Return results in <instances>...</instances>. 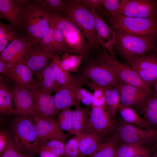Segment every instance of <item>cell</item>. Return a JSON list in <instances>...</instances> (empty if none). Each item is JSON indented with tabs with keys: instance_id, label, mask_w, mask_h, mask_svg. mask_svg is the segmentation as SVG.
<instances>
[{
	"instance_id": "6da1fadb",
	"label": "cell",
	"mask_w": 157,
	"mask_h": 157,
	"mask_svg": "<svg viewBox=\"0 0 157 157\" xmlns=\"http://www.w3.org/2000/svg\"><path fill=\"white\" fill-rule=\"evenodd\" d=\"M113 30L116 37L114 49L129 64L155 51V42L157 35H140Z\"/></svg>"
},
{
	"instance_id": "7a4b0ae2",
	"label": "cell",
	"mask_w": 157,
	"mask_h": 157,
	"mask_svg": "<svg viewBox=\"0 0 157 157\" xmlns=\"http://www.w3.org/2000/svg\"><path fill=\"white\" fill-rule=\"evenodd\" d=\"M34 122L33 115L16 116L10 125L12 137L20 153L33 156L39 154L42 146Z\"/></svg>"
},
{
	"instance_id": "3957f363",
	"label": "cell",
	"mask_w": 157,
	"mask_h": 157,
	"mask_svg": "<svg viewBox=\"0 0 157 157\" xmlns=\"http://www.w3.org/2000/svg\"><path fill=\"white\" fill-rule=\"evenodd\" d=\"M64 2L63 16L77 26L91 47H99L101 44L96 32L91 8L81 0H65Z\"/></svg>"
},
{
	"instance_id": "277c9868",
	"label": "cell",
	"mask_w": 157,
	"mask_h": 157,
	"mask_svg": "<svg viewBox=\"0 0 157 157\" xmlns=\"http://www.w3.org/2000/svg\"><path fill=\"white\" fill-rule=\"evenodd\" d=\"M23 13L27 35L33 45L38 44L49 30L50 13L41 5L29 1Z\"/></svg>"
},
{
	"instance_id": "5b68a950",
	"label": "cell",
	"mask_w": 157,
	"mask_h": 157,
	"mask_svg": "<svg viewBox=\"0 0 157 157\" xmlns=\"http://www.w3.org/2000/svg\"><path fill=\"white\" fill-rule=\"evenodd\" d=\"M107 22L114 30L140 35H157V20L117 15L110 16Z\"/></svg>"
},
{
	"instance_id": "8992f818",
	"label": "cell",
	"mask_w": 157,
	"mask_h": 157,
	"mask_svg": "<svg viewBox=\"0 0 157 157\" xmlns=\"http://www.w3.org/2000/svg\"><path fill=\"white\" fill-rule=\"evenodd\" d=\"M120 142L124 143H139L153 149L157 142V130L141 129L123 121L118 125L115 134Z\"/></svg>"
},
{
	"instance_id": "52a82bcc",
	"label": "cell",
	"mask_w": 157,
	"mask_h": 157,
	"mask_svg": "<svg viewBox=\"0 0 157 157\" xmlns=\"http://www.w3.org/2000/svg\"><path fill=\"white\" fill-rule=\"evenodd\" d=\"M82 73V76L90 78L101 86L116 87L120 82L112 67L99 58L86 65L83 69Z\"/></svg>"
},
{
	"instance_id": "ba28073f",
	"label": "cell",
	"mask_w": 157,
	"mask_h": 157,
	"mask_svg": "<svg viewBox=\"0 0 157 157\" xmlns=\"http://www.w3.org/2000/svg\"><path fill=\"white\" fill-rule=\"evenodd\" d=\"M33 45L27 35L20 37L9 44L0 53V56L6 62V69L3 75L24 61Z\"/></svg>"
},
{
	"instance_id": "9c48e42d",
	"label": "cell",
	"mask_w": 157,
	"mask_h": 157,
	"mask_svg": "<svg viewBox=\"0 0 157 157\" xmlns=\"http://www.w3.org/2000/svg\"><path fill=\"white\" fill-rule=\"evenodd\" d=\"M119 15L157 20V0H121Z\"/></svg>"
},
{
	"instance_id": "30bf717a",
	"label": "cell",
	"mask_w": 157,
	"mask_h": 157,
	"mask_svg": "<svg viewBox=\"0 0 157 157\" xmlns=\"http://www.w3.org/2000/svg\"><path fill=\"white\" fill-rule=\"evenodd\" d=\"M33 99V116L44 119H55L57 115L53 97L35 83L30 86Z\"/></svg>"
},
{
	"instance_id": "8fae6325",
	"label": "cell",
	"mask_w": 157,
	"mask_h": 157,
	"mask_svg": "<svg viewBox=\"0 0 157 157\" xmlns=\"http://www.w3.org/2000/svg\"><path fill=\"white\" fill-rule=\"evenodd\" d=\"M98 58L109 64L113 68L120 81L153 92L142 80L136 73L129 65L119 62L114 59L106 51H101Z\"/></svg>"
},
{
	"instance_id": "7c38bea8",
	"label": "cell",
	"mask_w": 157,
	"mask_h": 157,
	"mask_svg": "<svg viewBox=\"0 0 157 157\" xmlns=\"http://www.w3.org/2000/svg\"><path fill=\"white\" fill-rule=\"evenodd\" d=\"M110 117V114L103 108L92 107L83 133L95 135L102 138L115 128L113 120H112Z\"/></svg>"
},
{
	"instance_id": "4fadbf2b",
	"label": "cell",
	"mask_w": 157,
	"mask_h": 157,
	"mask_svg": "<svg viewBox=\"0 0 157 157\" xmlns=\"http://www.w3.org/2000/svg\"><path fill=\"white\" fill-rule=\"evenodd\" d=\"M142 81L151 89L157 82V54L151 53L129 64Z\"/></svg>"
},
{
	"instance_id": "5bb4252c",
	"label": "cell",
	"mask_w": 157,
	"mask_h": 157,
	"mask_svg": "<svg viewBox=\"0 0 157 157\" xmlns=\"http://www.w3.org/2000/svg\"><path fill=\"white\" fill-rule=\"evenodd\" d=\"M86 78L81 75L72 82L62 86L53 98L57 114L61 110L80 104L77 99L78 89L86 83Z\"/></svg>"
},
{
	"instance_id": "9a60e30c",
	"label": "cell",
	"mask_w": 157,
	"mask_h": 157,
	"mask_svg": "<svg viewBox=\"0 0 157 157\" xmlns=\"http://www.w3.org/2000/svg\"><path fill=\"white\" fill-rule=\"evenodd\" d=\"M116 87L120 94L119 104L139 108L150 97L156 93L120 82Z\"/></svg>"
},
{
	"instance_id": "2e32d148",
	"label": "cell",
	"mask_w": 157,
	"mask_h": 157,
	"mask_svg": "<svg viewBox=\"0 0 157 157\" xmlns=\"http://www.w3.org/2000/svg\"><path fill=\"white\" fill-rule=\"evenodd\" d=\"M36 133L42 144L52 139L65 142L67 136L58 126L55 119H44L33 116Z\"/></svg>"
},
{
	"instance_id": "e0dca14e",
	"label": "cell",
	"mask_w": 157,
	"mask_h": 157,
	"mask_svg": "<svg viewBox=\"0 0 157 157\" xmlns=\"http://www.w3.org/2000/svg\"><path fill=\"white\" fill-rule=\"evenodd\" d=\"M24 6L17 0H0V17L7 20L18 30L25 29Z\"/></svg>"
},
{
	"instance_id": "ac0fdd59",
	"label": "cell",
	"mask_w": 157,
	"mask_h": 157,
	"mask_svg": "<svg viewBox=\"0 0 157 157\" xmlns=\"http://www.w3.org/2000/svg\"><path fill=\"white\" fill-rule=\"evenodd\" d=\"M29 86L14 85L10 90L12 98L14 100L16 116L33 115V99Z\"/></svg>"
},
{
	"instance_id": "d6986e66",
	"label": "cell",
	"mask_w": 157,
	"mask_h": 157,
	"mask_svg": "<svg viewBox=\"0 0 157 157\" xmlns=\"http://www.w3.org/2000/svg\"><path fill=\"white\" fill-rule=\"evenodd\" d=\"M91 13L94 18L96 32L101 44L109 51L114 59L117 60L114 50L116 38L114 30L93 8H91Z\"/></svg>"
},
{
	"instance_id": "ffe728a7",
	"label": "cell",
	"mask_w": 157,
	"mask_h": 157,
	"mask_svg": "<svg viewBox=\"0 0 157 157\" xmlns=\"http://www.w3.org/2000/svg\"><path fill=\"white\" fill-rule=\"evenodd\" d=\"M55 54L45 51L40 44L33 45L27 57L22 63L26 66L35 74L43 69Z\"/></svg>"
},
{
	"instance_id": "44dd1931",
	"label": "cell",
	"mask_w": 157,
	"mask_h": 157,
	"mask_svg": "<svg viewBox=\"0 0 157 157\" xmlns=\"http://www.w3.org/2000/svg\"><path fill=\"white\" fill-rule=\"evenodd\" d=\"M33 74L28 67L20 63L8 71L3 76L6 80L13 82L15 85L29 87L35 83L33 78Z\"/></svg>"
},
{
	"instance_id": "7402d4cb",
	"label": "cell",
	"mask_w": 157,
	"mask_h": 157,
	"mask_svg": "<svg viewBox=\"0 0 157 157\" xmlns=\"http://www.w3.org/2000/svg\"><path fill=\"white\" fill-rule=\"evenodd\" d=\"M37 85L42 90L51 94L57 92L61 87L56 79L50 64L47 65L43 69L35 74Z\"/></svg>"
},
{
	"instance_id": "603a6c76",
	"label": "cell",
	"mask_w": 157,
	"mask_h": 157,
	"mask_svg": "<svg viewBox=\"0 0 157 157\" xmlns=\"http://www.w3.org/2000/svg\"><path fill=\"white\" fill-rule=\"evenodd\" d=\"M77 136L79 150V157L92 155L100 145L102 138L93 134L83 133Z\"/></svg>"
},
{
	"instance_id": "cb8c5ba5",
	"label": "cell",
	"mask_w": 157,
	"mask_h": 157,
	"mask_svg": "<svg viewBox=\"0 0 157 157\" xmlns=\"http://www.w3.org/2000/svg\"><path fill=\"white\" fill-rule=\"evenodd\" d=\"M152 151L148 147L139 143L119 144L116 152V157H135L138 156H151Z\"/></svg>"
},
{
	"instance_id": "d4e9b609",
	"label": "cell",
	"mask_w": 157,
	"mask_h": 157,
	"mask_svg": "<svg viewBox=\"0 0 157 157\" xmlns=\"http://www.w3.org/2000/svg\"><path fill=\"white\" fill-rule=\"evenodd\" d=\"M139 108L151 127L157 130V94L150 97Z\"/></svg>"
},
{
	"instance_id": "484cf974",
	"label": "cell",
	"mask_w": 157,
	"mask_h": 157,
	"mask_svg": "<svg viewBox=\"0 0 157 157\" xmlns=\"http://www.w3.org/2000/svg\"><path fill=\"white\" fill-rule=\"evenodd\" d=\"M88 116L86 109L81 107L80 104L75 106L72 114V134L76 136L84 132Z\"/></svg>"
},
{
	"instance_id": "4316f807",
	"label": "cell",
	"mask_w": 157,
	"mask_h": 157,
	"mask_svg": "<svg viewBox=\"0 0 157 157\" xmlns=\"http://www.w3.org/2000/svg\"><path fill=\"white\" fill-rule=\"evenodd\" d=\"M98 85L104 93L106 104L109 109V114L112 119L114 120L120 104L119 92L116 87Z\"/></svg>"
},
{
	"instance_id": "83f0119b",
	"label": "cell",
	"mask_w": 157,
	"mask_h": 157,
	"mask_svg": "<svg viewBox=\"0 0 157 157\" xmlns=\"http://www.w3.org/2000/svg\"><path fill=\"white\" fill-rule=\"evenodd\" d=\"M4 76H0V112L6 115L15 114L11 102L12 97Z\"/></svg>"
},
{
	"instance_id": "f1b7e54d",
	"label": "cell",
	"mask_w": 157,
	"mask_h": 157,
	"mask_svg": "<svg viewBox=\"0 0 157 157\" xmlns=\"http://www.w3.org/2000/svg\"><path fill=\"white\" fill-rule=\"evenodd\" d=\"M60 61L59 56L55 54L51 59L50 64L57 82L61 87L73 82L76 78L72 76L69 72L63 69L60 65Z\"/></svg>"
},
{
	"instance_id": "f546056e",
	"label": "cell",
	"mask_w": 157,
	"mask_h": 157,
	"mask_svg": "<svg viewBox=\"0 0 157 157\" xmlns=\"http://www.w3.org/2000/svg\"><path fill=\"white\" fill-rule=\"evenodd\" d=\"M119 142L115 134L105 142H101L95 151L88 157H115Z\"/></svg>"
},
{
	"instance_id": "4dcf8cb0",
	"label": "cell",
	"mask_w": 157,
	"mask_h": 157,
	"mask_svg": "<svg viewBox=\"0 0 157 157\" xmlns=\"http://www.w3.org/2000/svg\"><path fill=\"white\" fill-rule=\"evenodd\" d=\"M118 110L124 122L144 128H152L147 121L141 118L131 107L119 104Z\"/></svg>"
},
{
	"instance_id": "1f68e13d",
	"label": "cell",
	"mask_w": 157,
	"mask_h": 157,
	"mask_svg": "<svg viewBox=\"0 0 157 157\" xmlns=\"http://www.w3.org/2000/svg\"><path fill=\"white\" fill-rule=\"evenodd\" d=\"M17 30L12 25L0 22V52L4 51L8 46V42H11L20 37Z\"/></svg>"
},
{
	"instance_id": "d6a6232c",
	"label": "cell",
	"mask_w": 157,
	"mask_h": 157,
	"mask_svg": "<svg viewBox=\"0 0 157 157\" xmlns=\"http://www.w3.org/2000/svg\"><path fill=\"white\" fill-rule=\"evenodd\" d=\"M83 58L78 54L72 55L69 53L65 52L60 59V66L67 72H76L78 71Z\"/></svg>"
},
{
	"instance_id": "836d02e7",
	"label": "cell",
	"mask_w": 157,
	"mask_h": 157,
	"mask_svg": "<svg viewBox=\"0 0 157 157\" xmlns=\"http://www.w3.org/2000/svg\"><path fill=\"white\" fill-rule=\"evenodd\" d=\"M70 107L65 108L59 113L57 121L58 126L62 130L72 134V117L73 111Z\"/></svg>"
},
{
	"instance_id": "e575fe53",
	"label": "cell",
	"mask_w": 157,
	"mask_h": 157,
	"mask_svg": "<svg viewBox=\"0 0 157 157\" xmlns=\"http://www.w3.org/2000/svg\"><path fill=\"white\" fill-rule=\"evenodd\" d=\"M34 1L42 6L50 13L63 15L64 8V0H35Z\"/></svg>"
},
{
	"instance_id": "d590c367",
	"label": "cell",
	"mask_w": 157,
	"mask_h": 157,
	"mask_svg": "<svg viewBox=\"0 0 157 157\" xmlns=\"http://www.w3.org/2000/svg\"><path fill=\"white\" fill-rule=\"evenodd\" d=\"M50 24L54 28V51L55 54L64 52L73 53L66 43L61 33Z\"/></svg>"
},
{
	"instance_id": "8d00e7d4",
	"label": "cell",
	"mask_w": 157,
	"mask_h": 157,
	"mask_svg": "<svg viewBox=\"0 0 157 157\" xmlns=\"http://www.w3.org/2000/svg\"><path fill=\"white\" fill-rule=\"evenodd\" d=\"M65 143L59 140L52 139L42 144L41 147L48 149L59 157H63Z\"/></svg>"
},
{
	"instance_id": "74e56055",
	"label": "cell",
	"mask_w": 157,
	"mask_h": 157,
	"mask_svg": "<svg viewBox=\"0 0 157 157\" xmlns=\"http://www.w3.org/2000/svg\"><path fill=\"white\" fill-rule=\"evenodd\" d=\"M79 154L78 141L76 136L65 143L63 157H79Z\"/></svg>"
},
{
	"instance_id": "f35d334b",
	"label": "cell",
	"mask_w": 157,
	"mask_h": 157,
	"mask_svg": "<svg viewBox=\"0 0 157 157\" xmlns=\"http://www.w3.org/2000/svg\"><path fill=\"white\" fill-rule=\"evenodd\" d=\"M50 25L49 30L40 44L45 51L55 54L54 51V28L50 23Z\"/></svg>"
},
{
	"instance_id": "ab89813d",
	"label": "cell",
	"mask_w": 157,
	"mask_h": 157,
	"mask_svg": "<svg viewBox=\"0 0 157 157\" xmlns=\"http://www.w3.org/2000/svg\"><path fill=\"white\" fill-rule=\"evenodd\" d=\"M20 154L13 138L10 135L7 144L0 157H17Z\"/></svg>"
},
{
	"instance_id": "60d3db41",
	"label": "cell",
	"mask_w": 157,
	"mask_h": 157,
	"mask_svg": "<svg viewBox=\"0 0 157 157\" xmlns=\"http://www.w3.org/2000/svg\"><path fill=\"white\" fill-rule=\"evenodd\" d=\"M119 0H101V4L110 16L119 15Z\"/></svg>"
},
{
	"instance_id": "b9f144b4",
	"label": "cell",
	"mask_w": 157,
	"mask_h": 157,
	"mask_svg": "<svg viewBox=\"0 0 157 157\" xmlns=\"http://www.w3.org/2000/svg\"><path fill=\"white\" fill-rule=\"evenodd\" d=\"M77 99L78 101L80 103L81 101L86 105H90L92 104L93 95L87 89L80 87L78 90L77 93Z\"/></svg>"
},
{
	"instance_id": "7bdbcfd3",
	"label": "cell",
	"mask_w": 157,
	"mask_h": 157,
	"mask_svg": "<svg viewBox=\"0 0 157 157\" xmlns=\"http://www.w3.org/2000/svg\"><path fill=\"white\" fill-rule=\"evenodd\" d=\"M83 3L93 8L99 15H110L103 6L101 0H81Z\"/></svg>"
},
{
	"instance_id": "ee69618b",
	"label": "cell",
	"mask_w": 157,
	"mask_h": 157,
	"mask_svg": "<svg viewBox=\"0 0 157 157\" xmlns=\"http://www.w3.org/2000/svg\"><path fill=\"white\" fill-rule=\"evenodd\" d=\"M10 134L5 130H2L0 132V155L1 154L8 143Z\"/></svg>"
},
{
	"instance_id": "f6af8a7d",
	"label": "cell",
	"mask_w": 157,
	"mask_h": 157,
	"mask_svg": "<svg viewBox=\"0 0 157 157\" xmlns=\"http://www.w3.org/2000/svg\"><path fill=\"white\" fill-rule=\"evenodd\" d=\"M39 154L40 157H59L48 149L42 147L41 148Z\"/></svg>"
},
{
	"instance_id": "bcb514c9",
	"label": "cell",
	"mask_w": 157,
	"mask_h": 157,
	"mask_svg": "<svg viewBox=\"0 0 157 157\" xmlns=\"http://www.w3.org/2000/svg\"><path fill=\"white\" fill-rule=\"evenodd\" d=\"M6 62L5 60L0 56V73L3 74L5 70Z\"/></svg>"
},
{
	"instance_id": "7dc6e473",
	"label": "cell",
	"mask_w": 157,
	"mask_h": 157,
	"mask_svg": "<svg viewBox=\"0 0 157 157\" xmlns=\"http://www.w3.org/2000/svg\"><path fill=\"white\" fill-rule=\"evenodd\" d=\"M17 157H33V156L27 154L20 153Z\"/></svg>"
},
{
	"instance_id": "c3c4849f",
	"label": "cell",
	"mask_w": 157,
	"mask_h": 157,
	"mask_svg": "<svg viewBox=\"0 0 157 157\" xmlns=\"http://www.w3.org/2000/svg\"><path fill=\"white\" fill-rule=\"evenodd\" d=\"M153 151L151 157H157V150L155 149Z\"/></svg>"
},
{
	"instance_id": "681fc988",
	"label": "cell",
	"mask_w": 157,
	"mask_h": 157,
	"mask_svg": "<svg viewBox=\"0 0 157 157\" xmlns=\"http://www.w3.org/2000/svg\"><path fill=\"white\" fill-rule=\"evenodd\" d=\"M155 148H156L157 147V142L156 143V144H155V146H154Z\"/></svg>"
},
{
	"instance_id": "f907efd6",
	"label": "cell",
	"mask_w": 157,
	"mask_h": 157,
	"mask_svg": "<svg viewBox=\"0 0 157 157\" xmlns=\"http://www.w3.org/2000/svg\"><path fill=\"white\" fill-rule=\"evenodd\" d=\"M155 51L157 52V47H156V49H155Z\"/></svg>"
},
{
	"instance_id": "816d5d0a",
	"label": "cell",
	"mask_w": 157,
	"mask_h": 157,
	"mask_svg": "<svg viewBox=\"0 0 157 157\" xmlns=\"http://www.w3.org/2000/svg\"><path fill=\"white\" fill-rule=\"evenodd\" d=\"M157 149V147L156 148V149Z\"/></svg>"
},
{
	"instance_id": "f5cc1de1",
	"label": "cell",
	"mask_w": 157,
	"mask_h": 157,
	"mask_svg": "<svg viewBox=\"0 0 157 157\" xmlns=\"http://www.w3.org/2000/svg\"></svg>"
}]
</instances>
